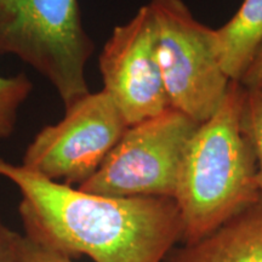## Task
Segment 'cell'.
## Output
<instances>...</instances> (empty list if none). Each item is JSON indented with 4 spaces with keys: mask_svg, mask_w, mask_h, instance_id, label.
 <instances>
[{
    "mask_svg": "<svg viewBox=\"0 0 262 262\" xmlns=\"http://www.w3.org/2000/svg\"><path fill=\"white\" fill-rule=\"evenodd\" d=\"M260 88H261V89H262V85H261V86H260Z\"/></svg>",
    "mask_w": 262,
    "mask_h": 262,
    "instance_id": "9a60e30c",
    "label": "cell"
},
{
    "mask_svg": "<svg viewBox=\"0 0 262 262\" xmlns=\"http://www.w3.org/2000/svg\"><path fill=\"white\" fill-rule=\"evenodd\" d=\"M160 72L173 110L202 124L224 102L232 80L222 68L214 29L195 19L183 0H150Z\"/></svg>",
    "mask_w": 262,
    "mask_h": 262,
    "instance_id": "277c9868",
    "label": "cell"
},
{
    "mask_svg": "<svg viewBox=\"0 0 262 262\" xmlns=\"http://www.w3.org/2000/svg\"><path fill=\"white\" fill-rule=\"evenodd\" d=\"M19 262H73L71 257L44 247L27 235H22L19 245Z\"/></svg>",
    "mask_w": 262,
    "mask_h": 262,
    "instance_id": "7c38bea8",
    "label": "cell"
},
{
    "mask_svg": "<svg viewBox=\"0 0 262 262\" xmlns=\"http://www.w3.org/2000/svg\"><path fill=\"white\" fill-rule=\"evenodd\" d=\"M198 125L173 108L130 125L100 169L78 188L107 196L173 199L183 153Z\"/></svg>",
    "mask_w": 262,
    "mask_h": 262,
    "instance_id": "5b68a950",
    "label": "cell"
},
{
    "mask_svg": "<svg viewBox=\"0 0 262 262\" xmlns=\"http://www.w3.org/2000/svg\"><path fill=\"white\" fill-rule=\"evenodd\" d=\"M33 84L27 75H0V140L11 136L17 122L18 110L32 93Z\"/></svg>",
    "mask_w": 262,
    "mask_h": 262,
    "instance_id": "30bf717a",
    "label": "cell"
},
{
    "mask_svg": "<svg viewBox=\"0 0 262 262\" xmlns=\"http://www.w3.org/2000/svg\"><path fill=\"white\" fill-rule=\"evenodd\" d=\"M129 124L104 90L85 95L66 108L60 122L39 131L21 165L52 181H88L122 139Z\"/></svg>",
    "mask_w": 262,
    "mask_h": 262,
    "instance_id": "8992f818",
    "label": "cell"
},
{
    "mask_svg": "<svg viewBox=\"0 0 262 262\" xmlns=\"http://www.w3.org/2000/svg\"><path fill=\"white\" fill-rule=\"evenodd\" d=\"M244 86L229 85L224 102L189 139L173 201L183 225V243H193L262 195L256 159L243 127Z\"/></svg>",
    "mask_w": 262,
    "mask_h": 262,
    "instance_id": "7a4b0ae2",
    "label": "cell"
},
{
    "mask_svg": "<svg viewBox=\"0 0 262 262\" xmlns=\"http://www.w3.org/2000/svg\"><path fill=\"white\" fill-rule=\"evenodd\" d=\"M93 49L78 0H0V56L15 55L39 72L66 108L90 93Z\"/></svg>",
    "mask_w": 262,
    "mask_h": 262,
    "instance_id": "3957f363",
    "label": "cell"
},
{
    "mask_svg": "<svg viewBox=\"0 0 262 262\" xmlns=\"http://www.w3.org/2000/svg\"><path fill=\"white\" fill-rule=\"evenodd\" d=\"M239 83L248 89L249 88H260L262 85V47Z\"/></svg>",
    "mask_w": 262,
    "mask_h": 262,
    "instance_id": "5bb4252c",
    "label": "cell"
},
{
    "mask_svg": "<svg viewBox=\"0 0 262 262\" xmlns=\"http://www.w3.org/2000/svg\"><path fill=\"white\" fill-rule=\"evenodd\" d=\"M244 89L243 127L256 159L257 183L262 193V89Z\"/></svg>",
    "mask_w": 262,
    "mask_h": 262,
    "instance_id": "8fae6325",
    "label": "cell"
},
{
    "mask_svg": "<svg viewBox=\"0 0 262 262\" xmlns=\"http://www.w3.org/2000/svg\"><path fill=\"white\" fill-rule=\"evenodd\" d=\"M0 176L21 193L18 210L33 241L94 262H164L183 238L176 202L107 196L52 181L0 157Z\"/></svg>",
    "mask_w": 262,
    "mask_h": 262,
    "instance_id": "6da1fadb",
    "label": "cell"
},
{
    "mask_svg": "<svg viewBox=\"0 0 262 262\" xmlns=\"http://www.w3.org/2000/svg\"><path fill=\"white\" fill-rule=\"evenodd\" d=\"M103 90L135 125L171 108L160 72L157 25L149 4L117 26L100 56Z\"/></svg>",
    "mask_w": 262,
    "mask_h": 262,
    "instance_id": "52a82bcc",
    "label": "cell"
},
{
    "mask_svg": "<svg viewBox=\"0 0 262 262\" xmlns=\"http://www.w3.org/2000/svg\"><path fill=\"white\" fill-rule=\"evenodd\" d=\"M22 234L12 231L0 220V262H19Z\"/></svg>",
    "mask_w": 262,
    "mask_h": 262,
    "instance_id": "4fadbf2b",
    "label": "cell"
},
{
    "mask_svg": "<svg viewBox=\"0 0 262 262\" xmlns=\"http://www.w3.org/2000/svg\"><path fill=\"white\" fill-rule=\"evenodd\" d=\"M214 37L225 73L239 83L262 47V0H244Z\"/></svg>",
    "mask_w": 262,
    "mask_h": 262,
    "instance_id": "9c48e42d",
    "label": "cell"
},
{
    "mask_svg": "<svg viewBox=\"0 0 262 262\" xmlns=\"http://www.w3.org/2000/svg\"><path fill=\"white\" fill-rule=\"evenodd\" d=\"M164 262H262V195L211 233L173 248Z\"/></svg>",
    "mask_w": 262,
    "mask_h": 262,
    "instance_id": "ba28073f",
    "label": "cell"
}]
</instances>
